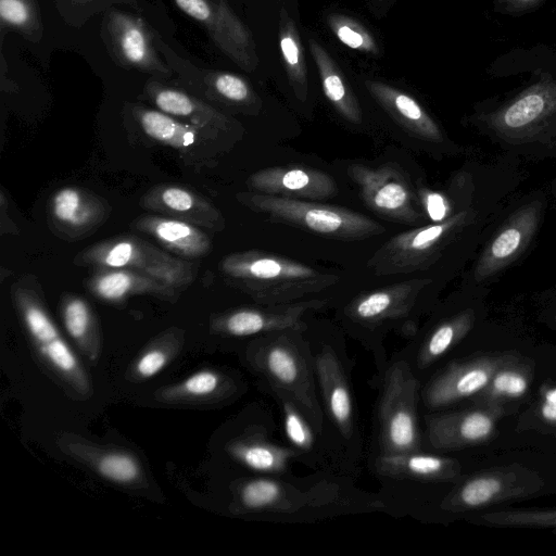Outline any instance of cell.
<instances>
[{"instance_id": "39", "label": "cell", "mask_w": 556, "mask_h": 556, "mask_svg": "<svg viewBox=\"0 0 556 556\" xmlns=\"http://www.w3.org/2000/svg\"><path fill=\"white\" fill-rule=\"evenodd\" d=\"M184 343V332L170 328L153 339L129 366L127 376L132 381H143L161 372L178 354Z\"/></svg>"}, {"instance_id": "25", "label": "cell", "mask_w": 556, "mask_h": 556, "mask_svg": "<svg viewBox=\"0 0 556 556\" xmlns=\"http://www.w3.org/2000/svg\"><path fill=\"white\" fill-rule=\"evenodd\" d=\"M366 465L378 480L413 483H456L466 475L460 459L429 450L400 454H368Z\"/></svg>"}, {"instance_id": "10", "label": "cell", "mask_w": 556, "mask_h": 556, "mask_svg": "<svg viewBox=\"0 0 556 556\" xmlns=\"http://www.w3.org/2000/svg\"><path fill=\"white\" fill-rule=\"evenodd\" d=\"M370 384L378 390V395L367 455L424 450L421 382L406 363L393 354L382 375Z\"/></svg>"}, {"instance_id": "38", "label": "cell", "mask_w": 556, "mask_h": 556, "mask_svg": "<svg viewBox=\"0 0 556 556\" xmlns=\"http://www.w3.org/2000/svg\"><path fill=\"white\" fill-rule=\"evenodd\" d=\"M279 46L289 84L301 102L308 96V76L304 49L296 24L285 8L279 12Z\"/></svg>"}, {"instance_id": "43", "label": "cell", "mask_w": 556, "mask_h": 556, "mask_svg": "<svg viewBox=\"0 0 556 556\" xmlns=\"http://www.w3.org/2000/svg\"><path fill=\"white\" fill-rule=\"evenodd\" d=\"M481 520L489 525L502 527H535L556 529V508L493 511L481 516Z\"/></svg>"}, {"instance_id": "40", "label": "cell", "mask_w": 556, "mask_h": 556, "mask_svg": "<svg viewBox=\"0 0 556 556\" xmlns=\"http://www.w3.org/2000/svg\"><path fill=\"white\" fill-rule=\"evenodd\" d=\"M0 24L2 34L14 30L33 43L43 36L37 0H0Z\"/></svg>"}, {"instance_id": "16", "label": "cell", "mask_w": 556, "mask_h": 556, "mask_svg": "<svg viewBox=\"0 0 556 556\" xmlns=\"http://www.w3.org/2000/svg\"><path fill=\"white\" fill-rule=\"evenodd\" d=\"M346 174L365 205L384 219L412 227L429 224L417 194V180L395 161L377 166L350 163Z\"/></svg>"}, {"instance_id": "17", "label": "cell", "mask_w": 556, "mask_h": 556, "mask_svg": "<svg viewBox=\"0 0 556 556\" xmlns=\"http://www.w3.org/2000/svg\"><path fill=\"white\" fill-rule=\"evenodd\" d=\"M101 39L121 67L167 79L173 70L156 47V34L140 16L111 8L102 13Z\"/></svg>"}, {"instance_id": "41", "label": "cell", "mask_w": 556, "mask_h": 556, "mask_svg": "<svg viewBox=\"0 0 556 556\" xmlns=\"http://www.w3.org/2000/svg\"><path fill=\"white\" fill-rule=\"evenodd\" d=\"M328 27L346 47L359 52L378 54L379 47L370 31L356 20L340 13L329 14L326 18Z\"/></svg>"}, {"instance_id": "13", "label": "cell", "mask_w": 556, "mask_h": 556, "mask_svg": "<svg viewBox=\"0 0 556 556\" xmlns=\"http://www.w3.org/2000/svg\"><path fill=\"white\" fill-rule=\"evenodd\" d=\"M224 453L242 476L294 477L295 451L277 438L270 408L256 405L242 417L224 443Z\"/></svg>"}, {"instance_id": "28", "label": "cell", "mask_w": 556, "mask_h": 556, "mask_svg": "<svg viewBox=\"0 0 556 556\" xmlns=\"http://www.w3.org/2000/svg\"><path fill=\"white\" fill-rule=\"evenodd\" d=\"M251 191L299 200L319 201L338 193L336 180L327 173L305 166H273L247 179Z\"/></svg>"}, {"instance_id": "9", "label": "cell", "mask_w": 556, "mask_h": 556, "mask_svg": "<svg viewBox=\"0 0 556 556\" xmlns=\"http://www.w3.org/2000/svg\"><path fill=\"white\" fill-rule=\"evenodd\" d=\"M548 207L544 189L511 197L493 222L460 283L490 288L526 257L534 245Z\"/></svg>"}, {"instance_id": "27", "label": "cell", "mask_w": 556, "mask_h": 556, "mask_svg": "<svg viewBox=\"0 0 556 556\" xmlns=\"http://www.w3.org/2000/svg\"><path fill=\"white\" fill-rule=\"evenodd\" d=\"M111 206L98 194L75 186L56 190L49 202L50 228L66 240H80L109 217Z\"/></svg>"}, {"instance_id": "15", "label": "cell", "mask_w": 556, "mask_h": 556, "mask_svg": "<svg viewBox=\"0 0 556 556\" xmlns=\"http://www.w3.org/2000/svg\"><path fill=\"white\" fill-rule=\"evenodd\" d=\"M544 486L540 475L520 465H509L454 483L427 514L424 522L457 516L504 501L526 497Z\"/></svg>"}, {"instance_id": "19", "label": "cell", "mask_w": 556, "mask_h": 556, "mask_svg": "<svg viewBox=\"0 0 556 556\" xmlns=\"http://www.w3.org/2000/svg\"><path fill=\"white\" fill-rule=\"evenodd\" d=\"M156 47L173 70L181 88L200 99L243 114H257L262 100L241 76L199 67L177 54L159 35ZM213 105V104H212Z\"/></svg>"}, {"instance_id": "14", "label": "cell", "mask_w": 556, "mask_h": 556, "mask_svg": "<svg viewBox=\"0 0 556 556\" xmlns=\"http://www.w3.org/2000/svg\"><path fill=\"white\" fill-rule=\"evenodd\" d=\"M75 263L94 268L136 270L180 291L195 277V267L190 261L172 255L132 235L112 237L91 244L76 255Z\"/></svg>"}, {"instance_id": "1", "label": "cell", "mask_w": 556, "mask_h": 556, "mask_svg": "<svg viewBox=\"0 0 556 556\" xmlns=\"http://www.w3.org/2000/svg\"><path fill=\"white\" fill-rule=\"evenodd\" d=\"M523 179L521 169L445 220L393 236L375 252L369 268L377 276H431L445 287L471 262L493 222Z\"/></svg>"}, {"instance_id": "22", "label": "cell", "mask_w": 556, "mask_h": 556, "mask_svg": "<svg viewBox=\"0 0 556 556\" xmlns=\"http://www.w3.org/2000/svg\"><path fill=\"white\" fill-rule=\"evenodd\" d=\"M364 85L392 121L422 150L435 157L455 156L465 151L410 94L379 80L366 79Z\"/></svg>"}, {"instance_id": "30", "label": "cell", "mask_w": 556, "mask_h": 556, "mask_svg": "<svg viewBox=\"0 0 556 556\" xmlns=\"http://www.w3.org/2000/svg\"><path fill=\"white\" fill-rule=\"evenodd\" d=\"M126 113L147 138L180 152L200 151L224 137L142 103L127 104Z\"/></svg>"}, {"instance_id": "48", "label": "cell", "mask_w": 556, "mask_h": 556, "mask_svg": "<svg viewBox=\"0 0 556 556\" xmlns=\"http://www.w3.org/2000/svg\"><path fill=\"white\" fill-rule=\"evenodd\" d=\"M378 1H381V0H378Z\"/></svg>"}, {"instance_id": "24", "label": "cell", "mask_w": 556, "mask_h": 556, "mask_svg": "<svg viewBox=\"0 0 556 556\" xmlns=\"http://www.w3.org/2000/svg\"><path fill=\"white\" fill-rule=\"evenodd\" d=\"M266 394L278 407L285 441L295 451L298 463L313 471L330 473L356 482L339 453L291 401L277 392Z\"/></svg>"}, {"instance_id": "6", "label": "cell", "mask_w": 556, "mask_h": 556, "mask_svg": "<svg viewBox=\"0 0 556 556\" xmlns=\"http://www.w3.org/2000/svg\"><path fill=\"white\" fill-rule=\"evenodd\" d=\"M305 329L293 328L260 336L242 348L240 356L264 393L285 395L338 452L328 437Z\"/></svg>"}, {"instance_id": "4", "label": "cell", "mask_w": 556, "mask_h": 556, "mask_svg": "<svg viewBox=\"0 0 556 556\" xmlns=\"http://www.w3.org/2000/svg\"><path fill=\"white\" fill-rule=\"evenodd\" d=\"M304 332L328 437L357 480L366 451L353 383L354 361L346 349V334L336 323L313 319H307Z\"/></svg>"}, {"instance_id": "37", "label": "cell", "mask_w": 556, "mask_h": 556, "mask_svg": "<svg viewBox=\"0 0 556 556\" xmlns=\"http://www.w3.org/2000/svg\"><path fill=\"white\" fill-rule=\"evenodd\" d=\"M533 377V365L518 354L503 364L489 383L471 399L472 405H506L519 400L529 391Z\"/></svg>"}, {"instance_id": "12", "label": "cell", "mask_w": 556, "mask_h": 556, "mask_svg": "<svg viewBox=\"0 0 556 556\" xmlns=\"http://www.w3.org/2000/svg\"><path fill=\"white\" fill-rule=\"evenodd\" d=\"M12 298L41 365L72 393L90 396L92 388L87 371L51 319L40 295L18 282L12 287Z\"/></svg>"}, {"instance_id": "42", "label": "cell", "mask_w": 556, "mask_h": 556, "mask_svg": "<svg viewBox=\"0 0 556 556\" xmlns=\"http://www.w3.org/2000/svg\"><path fill=\"white\" fill-rule=\"evenodd\" d=\"M61 18L70 26L81 27L92 16L117 4L137 7L136 0H52Z\"/></svg>"}, {"instance_id": "36", "label": "cell", "mask_w": 556, "mask_h": 556, "mask_svg": "<svg viewBox=\"0 0 556 556\" xmlns=\"http://www.w3.org/2000/svg\"><path fill=\"white\" fill-rule=\"evenodd\" d=\"M60 313L70 338L81 354L96 364L101 353L102 339L97 316L89 303L78 295L64 294Z\"/></svg>"}, {"instance_id": "11", "label": "cell", "mask_w": 556, "mask_h": 556, "mask_svg": "<svg viewBox=\"0 0 556 556\" xmlns=\"http://www.w3.org/2000/svg\"><path fill=\"white\" fill-rule=\"evenodd\" d=\"M236 198L242 205L267 215L274 222L329 238L362 240L386 231L381 224L364 214L328 203L276 197L251 190L239 192Z\"/></svg>"}, {"instance_id": "45", "label": "cell", "mask_w": 556, "mask_h": 556, "mask_svg": "<svg viewBox=\"0 0 556 556\" xmlns=\"http://www.w3.org/2000/svg\"><path fill=\"white\" fill-rule=\"evenodd\" d=\"M539 302L542 319L556 329V283L539 295Z\"/></svg>"}, {"instance_id": "33", "label": "cell", "mask_w": 556, "mask_h": 556, "mask_svg": "<svg viewBox=\"0 0 556 556\" xmlns=\"http://www.w3.org/2000/svg\"><path fill=\"white\" fill-rule=\"evenodd\" d=\"M131 227L149 235L167 251L184 260L203 257L212 250V240L202 228L179 219L144 214L136 218Z\"/></svg>"}, {"instance_id": "21", "label": "cell", "mask_w": 556, "mask_h": 556, "mask_svg": "<svg viewBox=\"0 0 556 556\" xmlns=\"http://www.w3.org/2000/svg\"><path fill=\"white\" fill-rule=\"evenodd\" d=\"M327 299H313L288 304L241 306L219 313L211 318V331L219 337L244 341L270 332L306 328L307 315L323 309ZM242 346V348H243Z\"/></svg>"}, {"instance_id": "34", "label": "cell", "mask_w": 556, "mask_h": 556, "mask_svg": "<svg viewBox=\"0 0 556 556\" xmlns=\"http://www.w3.org/2000/svg\"><path fill=\"white\" fill-rule=\"evenodd\" d=\"M86 287L93 296L111 303L140 294L174 300L180 292L159 279L127 268H97Z\"/></svg>"}, {"instance_id": "3", "label": "cell", "mask_w": 556, "mask_h": 556, "mask_svg": "<svg viewBox=\"0 0 556 556\" xmlns=\"http://www.w3.org/2000/svg\"><path fill=\"white\" fill-rule=\"evenodd\" d=\"M443 286L431 276L394 282L364 291L340 303L336 324L372 356L377 380L388 364L384 340L395 332L409 340L420 327L421 318L438 303Z\"/></svg>"}, {"instance_id": "26", "label": "cell", "mask_w": 556, "mask_h": 556, "mask_svg": "<svg viewBox=\"0 0 556 556\" xmlns=\"http://www.w3.org/2000/svg\"><path fill=\"white\" fill-rule=\"evenodd\" d=\"M141 99L155 109L185 123L226 137L238 135L241 125L216 106L181 87L169 86L152 77L146 81Z\"/></svg>"}, {"instance_id": "7", "label": "cell", "mask_w": 556, "mask_h": 556, "mask_svg": "<svg viewBox=\"0 0 556 556\" xmlns=\"http://www.w3.org/2000/svg\"><path fill=\"white\" fill-rule=\"evenodd\" d=\"M219 269L232 286L263 305L325 299L320 295L340 280L333 273L258 250L228 254Z\"/></svg>"}, {"instance_id": "44", "label": "cell", "mask_w": 556, "mask_h": 556, "mask_svg": "<svg viewBox=\"0 0 556 556\" xmlns=\"http://www.w3.org/2000/svg\"><path fill=\"white\" fill-rule=\"evenodd\" d=\"M532 416L539 426L556 430V384L542 386Z\"/></svg>"}, {"instance_id": "31", "label": "cell", "mask_w": 556, "mask_h": 556, "mask_svg": "<svg viewBox=\"0 0 556 556\" xmlns=\"http://www.w3.org/2000/svg\"><path fill=\"white\" fill-rule=\"evenodd\" d=\"M248 389L238 375L217 369H202L182 381L156 391V399L168 404H228Z\"/></svg>"}, {"instance_id": "20", "label": "cell", "mask_w": 556, "mask_h": 556, "mask_svg": "<svg viewBox=\"0 0 556 556\" xmlns=\"http://www.w3.org/2000/svg\"><path fill=\"white\" fill-rule=\"evenodd\" d=\"M506 408V405H471L421 413L422 448L451 453L482 444L494 435L497 421L507 414Z\"/></svg>"}, {"instance_id": "29", "label": "cell", "mask_w": 556, "mask_h": 556, "mask_svg": "<svg viewBox=\"0 0 556 556\" xmlns=\"http://www.w3.org/2000/svg\"><path fill=\"white\" fill-rule=\"evenodd\" d=\"M140 206L202 229L222 231L226 226L222 212L212 202L192 189L178 185L154 186L142 195Z\"/></svg>"}, {"instance_id": "46", "label": "cell", "mask_w": 556, "mask_h": 556, "mask_svg": "<svg viewBox=\"0 0 556 556\" xmlns=\"http://www.w3.org/2000/svg\"><path fill=\"white\" fill-rule=\"evenodd\" d=\"M543 0H500L510 11H526L539 5Z\"/></svg>"}, {"instance_id": "2", "label": "cell", "mask_w": 556, "mask_h": 556, "mask_svg": "<svg viewBox=\"0 0 556 556\" xmlns=\"http://www.w3.org/2000/svg\"><path fill=\"white\" fill-rule=\"evenodd\" d=\"M229 511L274 523H313L348 515L384 513L379 495L330 473L242 476L229 484Z\"/></svg>"}, {"instance_id": "35", "label": "cell", "mask_w": 556, "mask_h": 556, "mask_svg": "<svg viewBox=\"0 0 556 556\" xmlns=\"http://www.w3.org/2000/svg\"><path fill=\"white\" fill-rule=\"evenodd\" d=\"M309 50L317 66L326 98L341 117L349 123L359 125L363 122L359 102L337 62L314 39L309 40Z\"/></svg>"}, {"instance_id": "47", "label": "cell", "mask_w": 556, "mask_h": 556, "mask_svg": "<svg viewBox=\"0 0 556 556\" xmlns=\"http://www.w3.org/2000/svg\"><path fill=\"white\" fill-rule=\"evenodd\" d=\"M549 190H551V194L556 203V177L551 181Z\"/></svg>"}, {"instance_id": "18", "label": "cell", "mask_w": 556, "mask_h": 556, "mask_svg": "<svg viewBox=\"0 0 556 556\" xmlns=\"http://www.w3.org/2000/svg\"><path fill=\"white\" fill-rule=\"evenodd\" d=\"M516 353L472 355L451 361L421 384V413L457 407L482 391L494 372Z\"/></svg>"}, {"instance_id": "32", "label": "cell", "mask_w": 556, "mask_h": 556, "mask_svg": "<svg viewBox=\"0 0 556 556\" xmlns=\"http://www.w3.org/2000/svg\"><path fill=\"white\" fill-rule=\"evenodd\" d=\"M59 445L64 453L105 480L125 486H138L144 482L141 464L130 452L97 446L72 435H62Z\"/></svg>"}, {"instance_id": "23", "label": "cell", "mask_w": 556, "mask_h": 556, "mask_svg": "<svg viewBox=\"0 0 556 556\" xmlns=\"http://www.w3.org/2000/svg\"><path fill=\"white\" fill-rule=\"evenodd\" d=\"M174 2L205 29L218 50L235 64L247 72L256 70L258 55L253 35L227 0H174Z\"/></svg>"}, {"instance_id": "5", "label": "cell", "mask_w": 556, "mask_h": 556, "mask_svg": "<svg viewBox=\"0 0 556 556\" xmlns=\"http://www.w3.org/2000/svg\"><path fill=\"white\" fill-rule=\"evenodd\" d=\"M467 123L520 161L556 160V80L542 79L504 102L480 106Z\"/></svg>"}, {"instance_id": "8", "label": "cell", "mask_w": 556, "mask_h": 556, "mask_svg": "<svg viewBox=\"0 0 556 556\" xmlns=\"http://www.w3.org/2000/svg\"><path fill=\"white\" fill-rule=\"evenodd\" d=\"M489 291L490 288L460 283L435 304L417 332L394 353L421 384L453 361V353L482 320Z\"/></svg>"}]
</instances>
